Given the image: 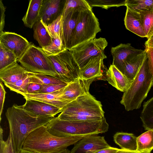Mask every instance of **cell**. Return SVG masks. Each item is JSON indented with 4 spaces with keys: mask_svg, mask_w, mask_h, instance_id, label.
<instances>
[{
    "mask_svg": "<svg viewBox=\"0 0 153 153\" xmlns=\"http://www.w3.org/2000/svg\"><path fill=\"white\" fill-rule=\"evenodd\" d=\"M5 115L16 153H19L26 138L31 132L45 125L54 117L36 115L25 110L22 105L16 104L8 108Z\"/></svg>",
    "mask_w": 153,
    "mask_h": 153,
    "instance_id": "6da1fadb",
    "label": "cell"
},
{
    "mask_svg": "<svg viewBox=\"0 0 153 153\" xmlns=\"http://www.w3.org/2000/svg\"><path fill=\"white\" fill-rule=\"evenodd\" d=\"M84 137H59L40 126L31 132L26 138L22 149L34 153H56L75 144Z\"/></svg>",
    "mask_w": 153,
    "mask_h": 153,
    "instance_id": "7a4b0ae2",
    "label": "cell"
},
{
    "mask_svg": "<svg viewBox=\"0 0 153 153\" xmlns=\"http://www.w3.org/2000/svg\"><path fill=\"white\" fill-rule=\"evenodd\" d=\"M45 126L50 133L59 137L97 134L107 132L109 128L105 118L98 121H85L65 120L54 117Z\"/></svg>",
    "mask_w": 153,
    "mask_h": 153,
    "instance_id": "3957f363",
    "label": "cell"
},
{
    "mask_svg": "<svg viewBox=\"0 0 153 153\" xmlns=\"http://www.w3.org/2000/svg\"><path fill=\"white\" fill-rule=\"evenodd\" d=\"M101 102L90 92L70 103L57 117L65 120L96 121L104 118Z\"/></svg>",
    "mask_w": 153,
    "mask_h": 153,
    "instance_id": "277c9868",
    "label": "cell"
},
{
    "mask_svg": "<svg viewBox=\"0 0 153 153\" xmlns=\"http://www.w3.org/2000/svg\"><path fill=\"white\" fill-rule=\"evenodd\" d=\"M153 86V72L147 55L129 87L123 92L120 103L127 111L139 108Z\"/></svg>",
    "mask_w": 153,
    "mask_h": 153,
    "instance_id": "5b68a950",
    "label": "cell"
},
{
    "mask_svg": "<svg viewBox=\"0 0 153 153\" xmlns=\"http://www.w3.org/2000/svg\"><path fill=\"white\" fill-rule=\"evenodd\" d=\"M18 62L28 72L60 78L41 48L33 44H31Z\"/></svg>",
    "mask_w": 153,
    "mask_h": 153,
    "instance_id": "8992f818",
    "label": "cell"
},
{
    "mask_svg": "<svg viewBox=\"0 0 153 153\" xmlns=\"http://www.w3.org/2000/svg\"><path fill=\"white\" fill-rule=\"evenodd\" d=\"M101 30L98 20L92 9L81 10L71 40L70 49L95 38Z\"/></svg>",
    "mask_w": 153,
    "mask_h": 153,
    "instance_id": "52a82bcc",
    "label": "cell"
},
{
    "mask_svg": "<svg viewBox=\"0 0 153 153\" xmlns=\"http://www.w3.org/2000/svg\"><path fill=\"white\" fill-rule=\"evenodd\" d=\"M48 57L60 78L70 83L79 77L80 69L69 50Z\"/></svg>",
    "mask_w": 153,
    "mask_h": 153,
    "instance_id": "ba28073f",
    "label": "cell"
},
{
    "mask_svg": "<svg viewBox=\"0 0 153 153\" xmlns=\"http://www.w3.org/2000/svg\"><path fill=\"white\" fill-rule=\"evenodd\" d=\"M108 45L104 38H94L81 44L69 50L71 53L80 71L93 57L104 54V50Z\"/></svg>",
    "mask_w": 153,
    "mask_h": 153,
    "instance_id": "9c48e42d",
    "label": "cell"
},
{
    "mask_svg": "<svg viewBox=\"0 0 153 153\" xmlns=\"http://www.w3.org/2000/svg\"><path fill=\"white\" fill-rule=\"evenodd\" d=\"M0 43L14 53L17 61L31 44L26 39L19 34L4 31L0 33Z\"/></svg>",
    "mask_w": 153,
    "mask_h": 153,
    "instance_id": "30bf717a",
    "label": "cell"
},
{
    "mask_svg": "<svg viewBox=\"0 0 153 153\" xmlns=\"http://www.w3.org/2000/svg\"><path fill=\"white\" fill-rule=\"evenodd\" d=\"M66 0H43L39 20L47 26L62 15Z\"/></svg>",
    "mask_w": 153,
    "mask_h": 153,
    "instance_id": "8fae6325",
    "label": "cell"
},
{
    "mask_svg": "<svg viewBox=\"0 0 153 153\" xmlns=\"http://www.w3.org/2000/svg\"><path fill=\"white\" fill-rule=\"evenodd\" d=\"M111 146L104 137L94 134L83 137L77 142L70 151V153H94Z\"/></svg>",
    "mask_w": 153,
    "mask_h": 153,
    "instance_id": "7c38bea8",
    "label": "cell"
},
{
    "mask_svg": "<svg viewBox=\"0 0 153 153\" xmlns=\"http://www.w3.org/2000/svg\"><path fill=\"white\" fill-rule=\"evenodd\" d=\"M144 51L134 48L129 43L121 44L112 47L111 52L113 57L112 65L123 74L124 65L126 62Z\"/></svg>",
    "mask_w": 153,
    "mask_h": 153,
    "instance_id": "4fadbf2b",
    "label": "cell"
},
{
    "mask_svg": "<svg viewBox=\"0 0 153 153\" xmlns=\"http://www.w3.org/2000/svg\"><path fill=\"white\" fill-rule=\"evenodd\" d=\"M95 80L79 77L71 82L62 90V99L69 103L79 97L87 94L89 92L90 85Z\"/></svg>",
    "mask_w": 153,
    "mask_h": 153,
    "instance_id": "5bb4252c",
    "label": "cell"
},
{
    "mask_svg": "<svg viewBox=\"0 0 153 153\" xmlns=\"http://www.w3.org/2000/svg\"><path fill=\"white\" fill-rule=\"evenodd\" d=\"M82 10L71 9L62 15V42L68 50L70 49L71 40Z\"/></svg>",
    "mask_w": 153,
    "mask_h": 153,
    "instance_id": "9a60e30c",
    "label": "cell"
},
{
    "mask_svg": "<svg viewBox=\"0 0 153 153\" xmlns=\"http://www.w3.org/2000/svg\"><path fill=\"white\" fill-rule=\"evenodd\" d=\"M107 58L105 55L101 54L91 58L80 70L79 77L85 79L101 78L105 68L103 60Z\"/></svg>",
    "mask_w": 153,
    "mask_h": 153,
    "instance_id": "2e32d148",
    "label": "cell"
},
{
    "mask_svg": "<svg viewBox=\"0 0 153 153\" xmlns=\"http://www.w3.org/2000/svg\"><path fill=\"white\" fill-rule=\"evenodd\" d=\"M22 106L27 111L42 116L54 117L62 111L53 105L33 100H26L25 103Z\"/></svg>",
    "mask_w": 153,
    "mask_h": 153,
    "instance_id": "e0dca14e",
    "label": "cell"
},
{
    "mask_svg": "<svg viewBox=\"0 0 153 153\" xmlns=\"http://www.w3.org/2000/svg\"><path fill=\"white\" fill-rule=\"evenodd\" d=\"M63 89L52 93H26L22 95L25 100L42 102L56 107L62 110L69 104L61 97V93Z\"/></svg>",
    "mask_w": 153,
    "mask_h": 153,
    "instance_id": "ac0fdd59",
    "label": "cell"
},
{
    "mask_svg": "<svg viewBox=\"0 0 153 153\" xmlns=\"http://www.w3.org/2000/svg\"><path fill=\"white\" fill-rule=\"evenodd\" d=\"M105 75V79L108 83L121 92L126 91L132 82L112 64L107 69Z\"/></svg>",
    "mask_w": 153,
    "mask_h": 153,
    "instance_id": "d6986e66",
    "label": "cell"
},
{
    "mask_svg": "<svg viewBox=\"0 0 153 153\" xmlns=\"http://www.w3.org/2000/svg\"><path fill=\"white\" fill-rule=\"evenodd\" d=\"M28 73L16 62L0 70V81L4 84H12L23 78Z\"/></svg>",
    "mask_w": 153,
    "mask_h": 153,
    "instance_id": "ffe728a7",
    "label": "cell"
},
{
    "mask_svg": "<svg viewBox=\"0 0 153 153\" xmlns=\"http://www.w3.org/2000/svg\"><path fill=\"white\" fill-rule=\"evenodd\" d=\"M124 22L127 29L141 37H146L139 13L126 7Z\"/></svg>",
    "mask_w": 153,
    "mask_h": 153,
    "instance_id": "44dd1931",
    "label": "cell"
},
{
    "mask_svg": "<svg viewBox=\"0 0 153 153\" xmlns=\"http://www.w3.org/2000/svg\"><path fill=\"white\" fill-rule=\"evenodd\" d=\"M146 56V50L141 54L128 60L125 63L123 74L133 82Z\"/></svg>",
    "mask_w": 153,
    "mask_h": 153,
    "instance_id": "7402d4cb",
    "label": "cell"
},
{
    "mask_svg": "<svg viewBox=\"0 0 153 153\" xmlns=\"http://www.w3.org/2000/svg\"><path fill=\"white\" fill-rule=\"evenodd\" d=\"M43 0H31L29 1L27 11L22 19L24 24L32 28L39 20V12Z\"/></svg>",
    "mask_w": 153,
    "mask_h": 153,
    "instance_id": "603a6c76",
    "label": "cell"
},
{
    "mask_svg": "<svg viewBox=\"0 0 153 153\" xmlns=\"http://www.w3.org/2000/svg\"><path fill=\"white\" fill-rule=\"evenodd\" d=\"M113 137L115 143L121 149L137 152V137L133 134L118 132L114 135Z\"/></svg>",
    "mask_w": 153,
    "mask_h": 153,
    "instance_id": "cb8c5ba5",
    "label": "cell"
},
{
    "mask_svg": "<svg viewBox=\"0 0 153 153\" xmlns=\"http://www.w3.org/2000/svg\"><path fill=\"white\" fill-rule=\"evenodd\" d=\"M33 37L41 47L42 48L50 45L52 42V38L45 26L40 20H38L33 27Z\"/></svg>",
    "mask_w": 153,
    "mask_h": 153,
    "instance_id": "d4e9b609",
    "label": "cell"
},
{
    "mask_svg": "<svg viewBox=\"0 0 153 153\" xmlns=\"http://www.w3.org/2000/svg\"><path fill=\"white\" fill-rule=\"evenodd\" d=\"M140 117L145 130H153V96L144 102Z\"/></svg>",
    "mask_w": 153,
    "mask_h": 153,
    "instance_id": "484cf974",
    "label": "cell"
},
{
    "mask_svg": "<svg viewBox=\"0 0 153 153\" xmlns=\"http://www.w3.org/2000/svg\"><path fill=\"white\" fill-rule=\"evenodd\" d=\"M137 149L139 153H150L153 149V130H150L137 137Z\"/></svg>",
    "mask_w": 153,
    "mask_h": 153,
    "instance_id": "4316f807",
    "label": "cell"
},
{
    "mask_svg": "<svg viewBox=\"0 0 153 153\" xmlns=\"http://www.w3.org/2000/svg\"><path fill=\"white\" fill-rule=\"evenodd\" d=\"M29 76L30 82L37 83L42 85L68 84L70 83L60 78L49 75L29 72Z\"/></svg>",
    "mask_w": 153,
    "mask_h": 153,
    "instance_id": "83f0119b",
    "label": "cell"
},
{
    "mask_svg": "<svg viewBox=\"0 0 153 153\" xmlns=\"http://www.w3.org/2000/svg\"><path fill=\"white\" fill-rule=\"evenodd\" d=\"M125 6L140 13L153 9V0H126Z\"/></svg>",
    "mask_w": 153,
    "mask_h": 153,
    "instance_id": "f1b7e54d",
    "label": "cell"
},
{
    "mask_svg": "<svg viewBox=\"0 0 153 153\" xmlns=\"http://www.w3.org/2000/svg\"><path fill=\"white\" fill-rule=\"evenodd\" d=\"M140 14L146 37L148 39L153 35V9Z\"/></svg>",
    "mask_w": 153,
    "mask_h": 153,
    "instance_id": "f546056e",
    "label": "cell"
},
{
    "mask_svg": "<svg viewBox=\"0 0 153 153\" xmlns=\"http://www.w3.org/2000/svg\"><path fill=\"white\" fill-rule=\"evenodd\" d=\"M17 61L14 53L0 43V70Z\"/></svg>",
    "mask_w": 153,
    "mask_h": 153,
    "instance_id": "4dcf8cb0",
    "label": "cell"
},
{
    "mask_svg": "<svg viewBox=\"0 0 153 153\" xmlns=\"http://www.w3.org/2000/svg\"><path fill=\"white\" fill-rule=\"evenodd\" d=\"M91 8L97 7L106 9L113 7L125 6L126 0H86Z\"/></svg>",
    "mask_w": 153,
    "mask_h": 153,
    "instance_id": "1f68e13d",
    "label": "cell"
},
{
    "mask_svg": "<svg viewBox=\"0 0 153 153\" xmlns=\"http://www.w3.org/2000/svg\"><path fill=\"white\" fill-rule=\"evenodd\" d=\"M62 15L47 26H45L52 39H61L62 41Z\"/></svg>",
    "mask_w": 153,
    "mask_h": 153,
    "instance_id": "d6a6232c",
    "label": "cell"
},
{
    "mask_svg": "<svg viewBox=\"0 0 153 153\" xmlns=\"http://www.w3.org/2000/svg\"><path fill=\"white\" fill-rule=\"evenodd\" d=\"M52 39V42L50 45L41 48L47 56L55 55L66 49L61 39L57 38Z\"/></svg>",
    "mask_w": 153,
    "mask_h": 153,
    "instance_id": "836d02e7",
    "label": "cell"
},
{
    "mask_svg": "<svg viewBox=\"0 0 153 153\" xmlns=\"http://www.w3.org/2000/svg\"><path fill=\"white\" fill-rule=\"evenodd\" d=\"M30 82L29 72L23 78L12 84H4V85L11 91H15L22 95L27 93V89Z\"/></svg>",
    "mask_w": 153,
    "mask_h": 153,
    "instance_id": "e575fe53",
    "label": "cell"
},
{
    "mask_svg": "<svg viewBox=\"0 0 153 153\" xmlns=\"http://www.w3.org/2000/svg\"><path fill=\"white\" fill-rule=\"evenodd\" d=\"M71 9H92L86 0H66L64 12Z\"/></svg>",
    "mask_w": 153,
    "mask_h": 153,
    "instance_id": "d590c367",
    "label": "cell"
},
{
    "mask_svg": "<svg viewBox=\"0 0 153 153\" xmlns=\"http://www.w3.org/2000/svg\"><path fill=\"white\" fill-rule=\"evenodd\" d=\"M0 153H16L10 132L6 140L0 138Z\"/></svg>",
    "mask_w": 153,
    "mask_h": 153,
    "instance_id": "8d00e7d4",
    "label": "cell"
},
{
    "mask_svg": "<svg viewBox=\"0 0 153 153\" xmlns=\"http://www.w3.org/2000/svg\"><path fill=\"white\" fill-rule=\"evenodd\" d=\"M68 84L43 85L40 93H50L59 91L64 88Z\"/></svg>",
    "mask_w": 153,
    "mask_h": 153,
    "instance_id": "74e56055",
    "label": "cell"
},
{
    "mask_svg": "<svg viewBox=\"0 0 153 153\" xmlns=\"http://www.w3.org/2000/svg\"><path fill=\"white\" fill-rule=\"evenodd\" d=\"M42 85L35 83L30 82L27 89V93L36 94L40 93Z\"/></svg>",
    "mask_w": 153,
    "mask_h": 153,
    "instance_id": "f35d334b",
    "label": "cell"
},
{
    "mask_svg": "<svg viewBox=\"0 0 153 153\" xmlns=\"http://www.w3.org/2000/svg\"><path fill=\"white\" fill-rule=\"evenodd\" d=\"M6 92L5 90L2 82H0V121H1V115L3 108Z\"/></svg>",
    "mask_w": 153,
    "mask_h": 153,
    "instance_id": "ab89813d",
    "label": "cell"
},
{
    "mask_svg": "<svg viewBox=\"0 0 153 153\" xmlns=\"http://www.w3.org/2000/svg\"><path fill=\"white\" fill-rule=\"evenodd\" d=\"M6 7L4 5L2 1L0 0V9L1 11V19L0 23V33L2 32L5 24L4 13Z\"/></svg>",
    "mask_w": 153,
    "mask_h": 153,
    "instance_id": "60d3db41",
    "label": "cell"
},
{
    "mask_svg": "<svg viewBox=\"0 0 153 153\" xmlns=\"http://www.w3.org/2000/svg\"><path fill=\"white\" fill-rule=\"evenodd\" d=\"M148 62L150 68L153 72V47H145Z\"/></svg>",
    "mask_w": 153,
    "mask_h": 153,
    "instance_id": "b9f144b4",
    "label": "cell"
},
{
    "mask_svg": "<svg viewBox=\"0 0 153 153\" xmlns=\"http://www.w3.org/2000/svg\"><path fill=\"white\" fill-rule=\"evenodd\" d=\"M119 149L110 146L100 150L94 153H116L119 150Z\"/></svg>",
    "mask_w": 153,
    "mask_h": 153,
    "instance_id": "7bdbcfd3",
    "label": "cell"
},
{
    "mask_svg": "<svg viewBox=\"0 0 153 153\" xmlns=\"http://www.w3.org/2000/svg\"><path fill=\"white\" fill-rule=\"evenodd\" d=\"M145 47H153V35L145 42Z\"/></svg>",
    "mask_w": 153,
    "mask_h": 153,
    "instance_id": "ee69618b",
    "label": "cell"
},
{
    "mask_svg": "<svg viewBox=\"0 0 153 153\" xmlns=\"http://www.w3.org/2000/svg\"><path fill=\"white\" fill-rule=\"evenodd\" d=\"M116 153H139L137 152H134L128 150L119 149Z\"/></svg>",
    "mask_w": 153,
    "mask_h": 153,
    "instance_id": "f6af8a7d",
    "label": "cell"
},
{
    "mask_svg": "<svg viewBox=\"0 0 153 153\" xmlns=\"http://www.w3.org/2000/svg\"><path fill=\"white\" fill-rule=\"evenodd\" d=\"M56 153H70V151L66 149Z\"/></svg>",
    "mask_w": 153,
    "mask_h": 153,
    "instance_id": "bcb514c9",
    "label": "cell"
},
{
    "mask_svg": "<svg viewBox=\"0 0 153 153\" xmlns=\"http://www.w3.org/2000/svg\"><path fill=\"white\" fill-rule=\"evenodd\" d=\"M19 153H34L27 151V150L23 149H22L20 151Z\"/></svg>",
    "mask_w": 153,
    "mask_h": 153,
    "instance_id": "7dc6e473",
    "label": "cell"
}]
</instances>
